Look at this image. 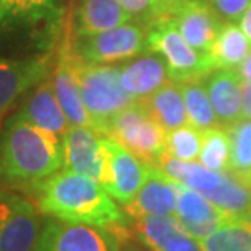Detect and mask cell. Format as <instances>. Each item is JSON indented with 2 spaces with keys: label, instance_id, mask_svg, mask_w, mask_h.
<instances>
[{
  "label": "cell",
  "instance_id": "3957f363",
  "mask_svg": "<svg viewBox=\"0 0 251 251\" xmlns=\"http://www.w3.org/2000/svg\"><path fill=\"white\" fill-rule=\"evenodd\" d=\"M59 0H0V48L46 54L62 26Z\"/></svg>",
  "mask_w": 251,
  "mask_h": 251
},
{
  "label": "cell",
  "instance_id": "1f68e13d",
  "mask_svg": "<svg viewBox=\"0 0 251 251\" xmlns=\"http://www.w3.org/2000/svg\"><path fill=\"white\" fill-rule=\"evenodd\" d=\"M118 3L139 23H149L158 7V0H118Z\"/></svg>",
  "mask_w": 251,
  "mask_h": 251
},
{
  "label": "cell",
  "instance_id": "5b68a950",
  "mask_svg": "<svg viewBox=\"0 0 251 251\" xmlns=\"http://www.w3.org/2000/svg\"><path fill=\"white\" fill-rule=\"evenodd\" d=\"M147 51L158 54L167 64L168 77L175 83L204 78L214 67L207 54L198 52L167 18H155L147 25Z\"/></svg>",
  "mask_w": 251,
  "mask_h": 251
},
{
  "label": "cell",
  "instance_id": "d4e9b609",
  "mask_svg": "<svg viewBox=\"0 0 251 251\" xmlns=\"http://www.w3.org/2000/svg\"><path fill=\"white\" fill-rule=\"evenodd\" d=\"M205 78L207 77L176 83L179 92H181L184 106H186L188 124L194 126L199 130L220 126L217 118H215L212 104H210L207 88H205Z\"/></svg>",
  "mask_w": 251,
  "mask_h": 251
},
{
  "label": "cell",
  "instance_id": "4dcf8cb0",
  "mask_svg": "<svg viewBox=\"0 0 251 251\" xmlns=\"http://www.w3.org/2000/svg\"><path fill=\"white\" fill-rule=\"evenodd\" d=\"M205 2L219 15L220 20L228 23H237L247 12L251 0H205Z\"/></svg>",
  "mask_w": 251,
  "mask_h": 251
},
{
  "label": "cell",
  "instance_id": "d6a6232c",
  "mask_svg": "<svg viewBox=\"0 0 251 251\" xmlns=\"http://www.w3.org/2000/svg\"><path fill=\"white\" fill-rule=\"evenodd\" d=\"M240 88H242L243 119H251V82L240 77Z\"/></svg>",
  "mask_w": 251,
  "mask_h": 251
},
{
  "label": "cell",
  "instance_id": "5bb4252c",
  "mask_svg": "<svg viewBox=\"0 0 251 251\" xmlns=\"http://www.w3.org/2000/svg\"><path fill=\"white\" fill-rule=\"evenodd\" d=\"M179 183L170 178L155 165L147 163V175L139 193L124 205V212L130 219L140 215H175L178 202Z\"/></svg>",
  "mask_w": 251,
  "mask_h": 251
},
{
  "label": "cell",
  "instance_id": "e0dca14e",
  "mask_svg": "<svg viewBox=\"0 0 251 251\" xmlns=\"http://www.w3.org/2000/svg\"><path fill=\"white\" fill-rule=\"evenodd\" d=\"M17 114L25 121L57 137L61 142L70 127L61 104L57 101L56 93H54L51 80H44L36 85Z\"/></svg>",
  "mask_w": 251,
  "mask_h": 251
},
{
  "label": "cell",
  "instance_id": "83f0119b",
  "mask_svg": "<svg viewBox=\"0 0 251 251\" xmlns=\"http://www.w3.org/2000/svg\"><path fill=\"white\" fill-rule=\"evenodd\" d=\"M199 163L205 168L219 173H228L230 170V137L222 126L202 130Z\"/></svg>",
  "mask_w": 251,
  "mask_h": 251
},
{
  "label": "cell",
  "instance_id": "2e32d148",
  "mask_svg": "<svg viewBox=\"0 0 251 251\" xmlns=\"http://www.w3.org/2000/svg\"><path fill=\"white\" fill-rule=\"evenodd\" d=\"M175 215L181 220L186 232L198 242L235 217L217 207L214 202H210L199 191L191 189L181 183L178 188V202Z\"/></svg>",
  "mask_w": 251,
  "mask_h": 251
},
{
  "label": "cell",
  "instance_id": "44dd1931",
  "mask_svg": "<svg viewBox=\"0 0 251 251\" xmlns=\"http://www.w3.org/2000/svg\"><path fill=\"white\" fill-rule=\"evenodd\" d=\"M119 82L130 97L142 100L170 82L167 64L162 56H144L139 61L121 67Z\"/></svg>",
  "mask_w": 251,
  "mask_h": 251
},
{
  "label": "cell",
  "instance_id": "7402d4cb",
  "mask_svg": "<svg viewBox=\"0 0 251 251\" xmlns=\"http://www.w3.org/2000/svg\"><path fill=\"white\" fill-rule=\"evenodd\" d=\"M149 114L165 130H173L188 124L186 106H184L181 92L175 82H167L152 95L140 100Z\"/></svg>",
  "mask_w": 251,
  "mask_h": 251
},
{
  "label": "cell",
  "instance_id": "8fae6325",
  "mask_svg": "<svg viewBox=\"0 0 251 251\" xmlns=\"http://www.w3.org/2000/svg\"><path fill=\"white\" fill-rule=\"evenodd\" d=\"M103 144L106 149V172L101 186L116 202L127 205L142 186L147 163L108 135H103Z\"/></svg>",
  "mask_w": 251,
  "mask_h": 251
},
{
  "label": "cell",
  "instance_id": "7a4b0ae2",
  "mask_svg": "<svg viewBox=\"0 0 251 251\" xmlns=\"http://www.w3.org/2000/svg\"><path fill=\"white\" fill-rule=\"evenodd\" d=\"M59 170H62L61 140L15 113L0 134V176L33 186Z\"/></svg>",
  "mask_w": 251,
  "mask_h": 251
},
{
  "label": "cell",
  "instance_id": "7c38bea8",
  "mask_svg": "<svg viewBox=\"0 0 251 251\" xmlns=\"http://www.w3.org/2000/svg\"><path fill=\"white\" fill-rule=\"evenodd\" d=\"M51 62L49 52L26 57H0V118L18 98L46 80Z\"/></svg>",
  "mask_w": 251,
  "mask_h": 251
},
{
  "label": "cell",
  "instance_id": "f546056e",
  "mask_svg": "<svg viewBox=\"0 0 251 251\" xmlns=\"http://www.w3.org/2000/svg\"><path fill=\"white\" fill-rule=\"evenodd\" d=\"M202 145V130L184 124L181 127L167 130L165 134V153L181 162H196Z\"/></svg>",
  "mask_w": 251,
  "mask_h": 251
},
{
  "label": "cell",
  "instance_id": "9a60e30c",
  "mask_svg": "<svg viewBox=\"0 0 251 251\" xmlns=\"http://www.w3.org/2000/svg\"><path fill=\"white\" fill-rule=\"evenodd\" d=\"M134 230L152 251H202L176 215H140L134 219Z\"/></svg>",
  "mask_w": 251,
  "mask_h": 251
},
{
  "label": "cell",
  "instance_id": "52a82bcc",
  "mask_svg": "<svg viewBox=\"0 0 251 251\" xmlns=\"http://www.w3.org/2000/svg\"><path fill=\"white\" fill-rule=\"evenodd\" d=\"M70 48L83 62L108 65L126 62L140 56L147 49V26L130 22L116 28L87 36H72Z\"/></svg>",
  "mask_w": 251,
  "mask_h": 251
},
{
  "label": "cell",
  "instance_id": "cb8c5ba5",
  "mask_svg": "<svg viewBox=\"0 0 251 251\" xmlns=\"http://www.w3.org/2000/svg\"><path fill=\"white\" fill-rule=\"evenodd\" d=\"M250 52V41L245 36L242 28L235 23L225 22L217 38L210 44L205 52L212 64L214 70L217 69H237L245 61Z\"/></svg>",
  "mask_w": 251,
  "mask_h": 251
},
{
  "label": "cell",
  "instance_id": "8992f818",
  "mask_svg": "<svg viewBox=\"0 0 251 251\" xmlns=\"http://www.w3.org/2000/svg\"><path fill=\"white\" fill-rule=\"evenodd\" d=\"M165 130L150 116L140 100L109 119L104 135L114 139L144 163L157 165L165 153Z\"/></svg>",
  "mask_w": 251,
  "mask_h": 251
},
{
  "label": "cell",
  "instance_id": "ffe728a7",
  "mask_svg": "<svg viewBox=\"0 0 251 251\" xmlns=\"http://www.w3.org/2000/svg\"><path fill=\"white\" fill-rule=\"evenodd\" d=\"M135 22L118 0H78L72 20V36L101 33Z\"/></svg>",
  "mask_w": 251,
  "mask_h": 251
},
{
  "label": "cell",
  "instance_id": "603a6c76",
  "mask_svg": "<svg viewBox=\"0 0 251 251\" xmlns=\"http://www.w3.org/2000/svg\"><path fill=\"white\" fill-rule=\"evenodd\" d=\"M155 167H158L163 173H167L170 178L176 179V181H179L191 189L199 191L204 196L212 193L222 183V179L225 176V173L212 172V170L205 168L201 163L181 162V160L170 157L167 153H163L160 157L158 163Z\"/></svg>",
  "mask_w": 251,
  "mask_h": 251
},
{
  "label": "cell",
  "instance_id": "ba28073f",
  "mask_svg": "<svg viewBox=\"0 0 251 251\" xmlns=\"http://www.w3.org/2000/svg\"><path fill=\"white\" fill-rule=\"evenodd\" d=\"M155 18L170 20L189 46L201 52L209 51L225 23L205 0H158Z\"/></svg>",
  "mask_w": 251,
  "mask_h": 251
},
{
  "label": "cell",
  "instance_id": "4316f807",
  "mask_svg": "<svg viewBox=\"0 0 251 251\" xmlns=\"http://www.w3.org/2000/svg\"><path fill=\"white\" fill-rule=\"evenodd\" d=\"M202 251H251V225L235 215L215 232L199 240Z\"/></svg>",
  "mask_w": 251,
  "mask_h": 251
},
{
  "label": "cell",
  "instance_id": "6da1fadb",
  "mask_svg": "<svg viewBox=\"0 0 251 251\" xmlns=\"http://www.w3.org/2000/svg\"><path fill=\"white\" fill-rule=\"evenodd\" d=\"M33 188L39 212L59 220L111 230L121 242L127 238V214L97 179L64 168Z\"/></svg>",
  "mask_w": 251,
  "mask_h": 251
},
{
  "label": "cell",
  "instance_id": "e575fe53",
  "mask_svg": "<svg viewBox=\"0 0 251 251\" xmlns=\"http://www.w3.org/2000/svg\"><path fill=\"white\" fill-rule=\"evenodd\" d=\"M238 75L245 80L251 82V49L248 52V56L245 57V61L238 65Z\"/></svg>",
  "mask_w": 251,
  "mask_h": 251
},
{
  "label": "cell",
  "instance_id": "d590c367",
  "mask_svg": "<svg viewBox=\"0 0 251 251\" xmlns=\"http://www.w3.org/2000/svg\"><path fill=\"white\" fill-rule=\"evenodd\" d=\"M123 251H152V250H149L147 247H140V245H127Z\"/></svg>",
  "mask_w": 251,
  "mask_h": 251
},
{
  "label": "cell",
  "instance_id": "d6986e66",
  "mask_svg": "<svg viewBox=\"0 0 251 251\" xmlns=\"http://www.w3.org/2000/svg\"><path fill=\"white\" fill-rule=\"evenodd\" d=\"M205 88L219 124L228 127L243 119L240 75L233 69H217L205 78Z\"/></svg>",
  "mask_w": 251,
  "mask_h": 251
},
{
  "label": "cell",
  "instance_id": "277c9868",
  "mask_svg": "<svg viewBox=\"0 0 251 251\" xmlns=\"http://www.w3.org/2000/svg\"><path fill=\"white\" fill-rule=\"evenodd\" d=\"M70 62L78 82L83 104L92 118L93 130L104 135L106 126L114 114L135 101L119 82L121 67L83 62L70 48Z\"/></svg>",
  "mask_w": 251,
  "mask_h": 251
},
{
  "label": "cell",
  "instance_id": "484cf974",
  "mask_svg": "<svg viewBox=\"0 0 251 251\" xmlns=\"http://www.w3.org/2000/svg\"><path fill=\"white\" fill-rule=\"evenodd\" d=\"M225 129L230 137L228 173L251 189V119H242Z\"/></svg>",
  "mask_w": 251,
  "mask_h": 251
},
{
  "label": "cell",
  "instance_id": "836d02e7",
  "mask_svg": "<svg viewBox=\"0 0 251 251\" xmlns=\"http://www.w3.org/2000/svg\"><path fill=\"white\" fill-rule=\"evenodd\" d=\"M240 28H242L243 34L248 38V41L251 43V3L248 5L247 12L243 13L242 20H240Z\"/></svg>",
  "mask_w": 251,
  "mask_h": 251
},
{
  "label": "cell",
  "instance_id": "ac0fdd59",
  "mask_svg": "<svg viewBox=\"0 0 251 251\" xmlns=\"http://www.w3.org/2000/svg\"><path fill=\"white\" fill-rule=\"evenodd\" d=\"M51 82L69 126H82V127L93 129L92 118L83 104L78 82L75 78L72 62H70V39L64 43L59 52L56 69H54V78Z\"/></svg>",
  "mask_w": 251,
  "mask_h": 251
},
{
  "label": "cell",
  "instance_id": "9c48e42d",
  "mask_svg": "<svg viewBox=\"0 0 251 251\" xmlns=\"http://www.w3.org/2000/svg\"><path fill=\"white\" fill-rule=\"evenodd\" d=\"M38 251H121V240L103 227L51 217L43 224Z\"/></svg>",
  "mask_w": 251,
  "mask_h": 251
},
{
  "label": "cell",
  "instance_id": "30bf717a",
  "mask_svg": "<svg viewBox=\"0 0 251 251\" xmlns=\"http://www.w3.org/2000/svg\"><path fill=\"white\" fill-rule=\"evenodd\" d=\"M43 224L25 198L0 191V251H38Z\"/></svg>",
  "mask_w": 251,
  "mask_h": 251
},
{
  "label": "cell",
  "instance_id": "f1b7e54d",
  "mask_svg": "<svg viewBox=\"0 0 251 251\" xmlns=\"http://www.w3.org/2000/svg\"><path fill=\"white\" fill-rule=\"evenodd\" d=\"M205 198L232 215H243L251 210V189L230 173H225L222 183Z\"/></svg>",
  "mask_w": 251,
  "mask_h": 251
},
{
  "label": "cell",
  "instance_id": "4fadbf2b",
  "mask_svg": "<svg viewBox=\"0 0 251 251\" xmlns=\"http://www.w3.org/2000/svg\"><path fill=\"white\" fill-rule=\"evenodd\" d=\"M62 168L93 178L101 184L106 172L103 135L90 127L70 126L62 139Z\"/></svg>",
  "mask_w": 251,
  "mask_h": 251
}]
</instances>
